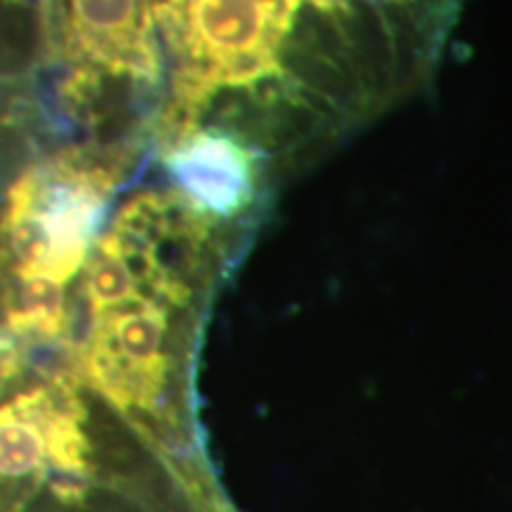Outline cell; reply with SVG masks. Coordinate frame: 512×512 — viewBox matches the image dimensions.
I'll list each match as a JSON object with an SVG mask.
<instances>
[{"label":"cell","mask_w":512,"mask_h":512,"mask_svg":"<svg viewBox=\"0 0 512 512\" xmlns=\"http://www.w3.org/2000/svg\"><path fill=\"white\" fill-rule=\"evenodd\" d=\"M53 131L36 0H0V190Z\"/></svg>","instance_id":"1"}]
</instances>
